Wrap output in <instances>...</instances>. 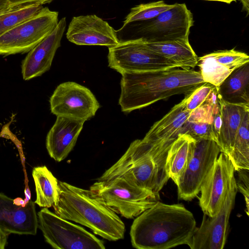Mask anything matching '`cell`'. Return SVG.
<instances>
[{
    "mask_svg": "<svg viewBox=\"0 0 249 249\" xmlns=\"http://www.w3.org/2000/svg\"><path fill=\"white\" fill-rule=\"evenodd\" d=\"M121 74L119 104L126 113L173 95L188 96L206 83L199 71L180 67Z\"/></svg>",
    "mask_w": 249,
    "mask_h": 249,
    "instance_id": "1",
    "label": "cell"
},
{
    "mask_svg": "<svg viewBox=\"0 0 249 249\" xmlns=\"http://www.w3.org/2000/svg\"><path fill=\"white\" fill-rule=\"evenodd\" d=\"M196 228L193 213L182 203L159 201L134 219L130 235L138 249H169L190 243Z\"/></svg>",
    "mask_w": 249,
    "mask_h": 249,
    "instance_id": "2",
    "label": "cell"
},
{
    "mask_svg": "<svg viewBox=\"0 0 249 249\" xmlns=\"http://www.w3.org/2000/svg\"><path fill=\"white\" fill-rule=\"evenodd\" d=\"M59 200L53 206L59 217L79 223L96 234L116 241L124 237L125 225L119 216L99 201L90 190L58 181Z\"/></svg>",
    "mask_w": 249,
    "mask_h": 249,
    "instance_id": "3",
    "label": "cell"
},
{
    "mask_svg": "<svg viewBox=\"0 0 249 249\" xmlns=\"http://www.w3.org/2000/svg\"><path fill=\"white\" fill-rule=\"evenodd\" d=\"M118 177L150 191L158 199L160 190L169 179L160 170L152 157L139 147L136 140L131 143L124 154L97 180H108Z\"/></svg>",
    "mask_w": 249,
    "mask_h": 249,
    "instance_id": "4",
    "label": "cell"
},
{
    "mask_svg": "<svg viewBox=\"0 0 249 249\" xmlns=\"http://www.w3.org/2000/svg\"><path fill=\"white\" fill-rule=\"evenodd\" d=\"M89 190L102 203L127 219L136 217L159 200L150 191L119 177L97 180Z\"/></svg>",
    "mask_w": 249,
    "mask_h": 249,
    "instance_id": "5",
    "label": "cell"
},
{
    "mask_svg": "<svg viewBox=\"0 0 249 249\" xmlns=\"http://www.w3.org/2000/svg\"><path fill=\"white\" fill-rule=\"evenodd\" d=\"M46 242L56 249H104L102 240L83 227L43 208L37 214Z\"/></svg>",
    "mask_w": 249,
    "mask_h": 249,
    "instance_id": "6",
    "label": "cell"
},
{
    "mask_svg": "<svg viewBox=\"0 0 249 249\" xmlns=\"http://www.w3.org/2000/svg\"><path fill=\"white\" fill-rule=\"evenodd\" d=\"M58 13L43 7L37 14L0 36V55L28 53L58 23Z\"/></svg>",
    "mask_w": 249,
    "mask_h": 249,
    "instance_id": "7",
    "label": "cell"
},
{
    "mask_svg": "<svg viewBox=\"0 0 249 249\" xmlns=\"http://www.w3.org/2000/svg\"><path fill=\"white\" fill-rule=\"evenodd\" d=\"M107 59L108 66L121 74L178 67L150 50L142 38L121 41L108 48Z\"/></svg>",
    "mask_w": 249,
    "mask_h": 249,
    "instance_id": "8",
    "label": "cell"
},
{
    "mask_svg": "<svg viewBox=\"0 0 249 249\" xmlns=\"http://www.w3.org/2000/svg\"><path fill=\"white\" fill-rule=\"evenodd\" d=\"M186 97L155 122L142 139L145 151L163 172L168 151L180 134L182 125L191 112L185 107Z\"/></svg>",
    "mask_w": 249,
    "mask_h": 249,
    "instance_id": "9",
    "label": "cell"
},
{
    "mask_svg": "<svg viewBox=\"0 0 249 249\" xmlns=\"http://www.w3.org/2000/svg\"><path fill=\"white\" fill-rule=\"evenodd\" d=\"M151 19L139 24L135 29L142 35L139 38L149 42L188 39L194 22L193 14L185 3H175Z\"/></svg>",
    "mask_w": 249,
    "mask_h": 249,
    "instance_id": "10",
    "label": "cell"
},
{
    "mask_svg": "<svg viewBox=\"0 0 249 249\" xmlns=\"http://www.w3.org/2000/svg\"><path fill=\"white\" fill-rule=\"evenodd\" d=\"M49 102L53 114L85 122L94 117L100 107L89 89L70 81L59 84Z\"/></svg>",
    "mask_w": 249,
    "mask_h": 249,
    "instance_id": "11",
    "label": "cell"
},
{
    "mask_svg": "<svg viewBox=\"0 0 249 249\" xmlns=\"http://www.w3.org/2000/svg\"><path fill=\"white\" fill-rule=\"evenodd\" d=\"M220 152L214 141L196 140L192 155L177 184L178 199L190 201L198 195L205 178Z\"/></svg>",
    "mask_w": 249,
    "mask_h": 249,
    "instance_id": "12",
    "label": "cell"
},
{
    "mask_svg": "<svg viewBox=\"0 0 249 249\" xmlns=\"http://www.w3.org/2000/svg\"><path fill=\"white\" fill-rule=\"evenodd\" d=\"M234 177L224 202L217 213L210 217L204 214L199 227H196L188 246L191 249H222L226 243L229 219L237 192Z\"/></svg>",
    "mask_w": 249,
    "mask_h": 249,
    "instance_id": "13",
    "label": "cell"
},
{
    "mask_svg": "<svg viewBox=\"0 0 249 249\" xmlns=\"http://www.w3.org/2000/svg\"><path fill=\"white\" fill-rule=\"evenodd\" d=\"M234 172L229 156L221 152L200 188L199 205L204 214L213 217L219 211Z\"/></svg>",
    "mask_w": 249,
    "mask_h": 249,
    "instance_id": "14",
    "label": "cell"
},
{
    "mask_svg": "<svg viewBox=\"0 0 249 249\" xmlns=\"http://www.w3.org/2000/svg\"><path fill=\"white\" fill-rule=\"evenodd\" d=\"M66 37L78 45H99L110 48L120 41L117 32L95 15L74 17L69 23Z\"/></svg>",
    "mask_w": 249,
    "mask_h": 249,
    "instance_id": "15",
    "label": "cell"
},
{
    "mask_svg": "<svg viewBox=\"0 0 249 249\" xmlns=\"http://www.w3.org/2000/svg\"><path fill=\"white\" fill-rule=\"evenodd\" d=\"M17 202L0 193V230L8 233L36 235L38 228L35 203Z\"/></svg>",
    "mask_w": 249,
    "mask_h": 249,
    "instance_id": "16",
    "label": "cell"
},
{
    "mask_svg": "<svg viewBox=\"0 0 249 249\" xmlns=\"http://www.w3.org/2000/svg\"><path fill=\"white\" fill-rule=\"evenodd\" d=\"M66 27V18L58 21L54 29L28 53L21 64V73L24 80L41 76L51 68Z\"/></svg>",
    "mask_w": 249,
    "mask_h": 249,
    "instance_id": "17",
    "label": "cell"
},
{
    "mask_svg": "<svg viewBox=\"0 0 249 249\" xmlns=\"http://www.w3.org/2000/svg\"><path fill=\"white\" fill-rule=\"evenodd\" d=\"M249 62L247 53L232 49L215 51L199 57L197 66L203 81L218 87L232 71Z\"/></svg>",
    "mask_w": 249,
    "mask_h": 249,
    "instance_id": "18",
    "label": "cell"
},
{
    "mask_svg": "<svg viewBox=\"0 0 249 249\" xmlns=\"http://www.w3.org/2000/svg\"><path fill=\"white\" fill-rule=\"evenodd\" d=\"M56 117L47 135L46 147L50 156L60 162L67 158L75 145L85 122Z\"/></svg>",
    "mask_w": 249,
    "mask_h": 249,
    "instance_id": "19",
    "label": "cell"
},
{
    "mask_svg": "<svg viewBox=\"0 0 249 249\" xmlns=\"http://www.w3.org/2000/svg\"><path fill=\"white\" fill-rule=\"evenodd\" d=\"M221 111V124L217 144L221 152L229 156L244 116L249 111V106L223 101Z\"/></svg>",
    "mask_w": 249,
    "mask_h": 249,
    "instance_id": "20",
    "label": "cell"
},
{
    "mask_svg": "<svg viewBox=\"0 0 249 249\" xmlns=\"http://www.w3.org/2000/svg\"><path fill=\"white\" fill-rule=\"evenodd\" d=\"M146 44L150 50L174 63L178 67L193 69L197 66L198 57L190 45L189 39L146 41Z\"/></svg>",
    "mask_w": 249,
    "mask_h": 249,
    "instance_id": "21",
    "label": "cell"
},
{
    "mask_svg": "<svg viewBox=\"0 0 249 249\" xmlns=\"http://www.w3.org/2000/svg\"><path fill=\"white\" fill-rule=\"evenodd\" d=\"M217 88L223 101L249 106V62L232 71Z\"/></svg>",
    "mask_w": 249,
    "mask_h": 249,
    "instance_id": "22",
    "label": "cell"
},
{
    "mask_svg": "<svg viewBox=\"0 0 249 249\" xmlns=\"http://www.w3.org/2000/svg\"><path fill=\"white\" fill-rule=\"evenodd\" d=\"M196 140L187 134H180L170 148L165 169L169 178L177 185L192 155Z\"/></svg>",
    "mask_w": 249,
    "mask_h": 249,
    "instance_id": "23",
    "label": "cell"
},
{
    "mask_svg": "<svg viewBox=\"0 0 249 249\" xmlns=\"http://www.w3.org/2000/svg\"><path fill=\"white\" fill-rule=\"evenodd\" d=\"M32 176L36 194L35 203L43 208L56 205L60 196L58 179L45 165L34 167Z\"/></svg>",
    "mask_w": 249,
    "mask_h": 249,
    "instance_id": "24",
    "label": "cell"
},
{
    "mask_svg": "<svg viewBox=\"0 0 249 249\" xmlns=\"http://www.w3.org/2000/svg\"><path fill=\"white\" fill-rule=\"evenodd\" d=\"M228 156L235 171L249 170V111L244 116Z\"/></svg>",
    "mask_w": 249,
    "mask_h": 249,
    "instance_id": "25",
    "label": "cell"
},
{
    "mask_svg": "<svg viewBox=\"0 0 249 249\" xmlns=\"http://www.w3.org/2000/svg\"><path fill=\"white\" fill-rule=\"evenodd\" d=\"M42 5L33 4L12 8L0 14V36L37 14Z\"/></svg>",
    "mask_w": 249,
    "mask_h": 249,
    "instance_id": "26",
    "label": "cell"
},
{
    "mask_svg": "<svg viewBox=\"0 0 249 249\" xmlns=\"http://www.w3.org/2000/svg\"><path fill=\"white\" fill-rule=\"evenodd\" d=\"M173 6L174 4H167L163 0L137 5L130 9V13L124 21L123 25L131 22L153 19Z\"/></svg>",
    "mask_w": 249,
    "mask_h": 249,
    "instance_id": "27",
    "label": "cell"
},
{
    "mask_svg": "<svg viewBox=\"0 0 249 249\" xmlns=\"http://www.w3.org/2000/svg\"><path fill=\"white\" fill-rule=\"evenodd\" d=\"M180 134H187L195 140L211 139L216 142L212 124L202 122H191L186 121L182 125Z\"/></svg>",
    "mask_w": 249,
    "mask_h": 249,
    "instance_id": "28",
    "label": "cell"
},
{
    "mask_svg": "<svg viewBox=\"0 0 249 249\" xmlns=\"http://www.w3.org/2000/svg\"><path fill=\"white\" fill-rule=\"evenodd\" d=\"M214 86L206 83L196 88L188 96H185V106L189 111L192 112L202 105L206 100Z\"/></svg>",
    "mask_w": 249,
    "mask_h": 249,
    "instance_id": "29",
    "label": "cell"
},
{
    "mask_svg": "<svg viewBox=\"0 0 249 249\" xmlns=\"http://www.w3.org/2000/svg\"><path fill=\"white\" fill-rule=\"evenodd\" d=\"M249 170L242 169L237 171L238 180L236 181L237 191H239L243 195L246 206V212L249 215Z\"/></svg>",
    "mask_w": 249,
    "mask_h": 249,
    "instance_id": "30",
    "label": "cell"
},
{
    "mask_svg": "<svg viewBox=\"0 0 249 249\" xmlns=\"http://www.w3.org/2000/svg\"><path fill=\"white\" fill-rule=\"evenodd\" d=\"M54 0H9L10 8L21 7L26 5L36 4L42 5L50 3Z\"/></svg>",
    "mask_w": 249,
    "mask_h": 249,
    "instance_id": "31",
    "label": "cell"
},
{
    "mask_svg": "<svg viewBox=\"0 0 249 249\" xmlns=\"http://www.w3.org/2000/svg\"><path fill=\"white\" fill-rule=\"evenodd\" d=\"M9 233L0 230V249H4L7 244Z\"/></svg>",
    "mask_w": 249,
    "mask_h": 249,
    "instance_id": "32",
    "label": "cell"
},
{
    "mask_svg": "<svg viewBox=\"0 0 249 249\" xmlns=\"http://www.w3.org/2000/svg\"><path fill=\"white\" fill-rule=\"evenodd\" d=\"M10 8L9 0H0V14Z\"/></svg>",
    "mask_w": 249,
    "mask_h": 249,
    "instance_id": "33",
    "label": "cell"
},
{
    "mask_svg": "<svg viewBox=\"0 0 249 249\" xmlns=\"http://www.w3.org/2000/svg\"><path fill=\"white\" fill-rule=\"evenodd\" d=\"M240 0L242 4L243 8L247 12V16L249 14V0Z\"/></svg>",
    "mask_w": 249,
    "mask_h": 249,
    "instance_id": "34",
    "label": "cell"
},
{
    "mask_svg": "<svg viewBox=\"0 0 249 249\" xmlns=\"http://www.w3.org/2000/svg\"><path fill=\"white\" fill-rule=\"evenodd\" d=\"M207 0V1H221L227 3L228 4H230L232 1H236L237 0Z\"/></svg>",
    "mask_w": 249,
    "mask_h": 249,
    "instance_id": "35",
    "label": "cell"
}]
</instances>
